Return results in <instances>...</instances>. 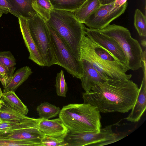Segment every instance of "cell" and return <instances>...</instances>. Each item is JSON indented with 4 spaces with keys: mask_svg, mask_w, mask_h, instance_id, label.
I'll return each mask as SVG.
<instances>
[{
    "mask_svg": "<svg viewBox=\"0 0 146 146\" xmlns=\"http://www.w3.org/2000/svg\"><path fill=\"white\" fill-rule=\"evenodd\" d=\"M139 88L132 80L108 79L82 94L84 103L96 107L100 112H128L136 100Z\"/></svg>",
    "mask_w": 146,
    "mask_h": 146,
    "instance_id": "1",
    "label": "cell"
},
{
    "mask_svg": "<svg viewBox=\"0 0 146 146\" xmlns=\"http://www.w3.org/2000/svg\"><path fill=\"white\" fill-rule=\"evenodd\" d=\"M48 26L56 32L64 42L72 53L80 61V44L85 34V26L80 22L74 12L53 9Z\"/></svg>",
    "mask_w": 146,
    "mask_h": 146,
    "instance_id": "2",
    "label": "cell"
},
{
    "mask_svg": "<svg viewBox=\"0 0 146 146\" xmlns=\"http://www.w3.org/2000/svg\"><path fill=\"white\" fill-rule=\"evenodd\" d=\"M58 115L69 132H98L102 127L100 112L89 104L64 106Z\"/></svg>",
    "mask_w": 146,
    "mask_h": 146,
    "instance_id": "3",
    "label": "cell"
},
{
    "mask_svg": "<svg viewBox=\"0 0 146 146\" xmlns=\"http://www.w3.org/2000/svg\"><path fill=\"white\" fill-rule=\"evenodd\" d=\"M80 49V61L84 59L90 63L105 79L128 80L131 78V74L126 73L129 70L127 65L119 61L106 60L100 57L94 51L90 38L85 34L82 38Z\"/></svg>",
    "mask_w": 146,
    "mask_h": 146,
    "instance_id": "4",
    "label": "cell"
},
{
    "mask_svg": "<svg viewBox=\"0 0 146 146\" xmlns=\"http://www.w3.org/2000/svg\"><path fill=\"white\" fill-rule=\"evenodd\" d=\"M99 30L117 42L125 55L129 70H136L143 67L144 54L138 41L132 37L127 28L115 24H109Z\"/></svg>",
    "mask_w": 146,
    "mask_h": 146,
    "instance_id": "5",
    "label": "cell"
},
{
    "mask_svg": "<svg viewBox=\"0 0 146 146\" xmlns=\"http://www.w3.org/2000/svg\"><path fill=\"white\" fill-rule=\"evenodd\" d=\"M27 19L31 34L45 66L58 65L50 31L46 22L36 13L32 17Z\"/></svg>",
    "mask_w": 146,
    "mask_h": 146,
    "instance_id": "6",
    "label": "cell"
},
{
    "mask_svg": "<svg viewBox=\"0 0 146 146\" xmlns=\"http://www.w3.org/2000/svg\"><path fill=\"white\" fill-rule=\"evenodd\" d=\"M123 137L114 133L110 125L101 128L98 132H69L64 139L68 146H99L113 143Z\"/></svg>",
    "mask_w": 146,
    "mask_h": 146,
    "instance_id": "7",
    "label": "cell"
},
{
    "mask_svg": "<svg viewBox=\"0 0 146 146\" xmlns=\"http://www.w3.org/2000/svg\"><path fill=\"white\" fill-rule=\"evenodd\" d=\"M48 27L58 65L64 68L73 77L80 79L83 74L81 61L76 58L58 35Z\"/></svg>",
    "mask_w": 146,
    "mask_h": 146,
    "instance_id": "8",
    "label": "cell"
},
{
    "mask_svg": "<svg viewBox=\"0 0 146 146\" xmlns=\"http://www.w3.org/2000/svg\"><path fill=\"white\" fill-rule=\"evenodd\" d=\"M127 5V3L126 2L113 11L114 3L101 5L85 20L84 24L89 28L100 30L123 14Z\"/></svg>",
    "mask_w": 146,
    "mask_h": 146,
    "instance_id": "9",
    "label": "cell"
},
{
    "mask_svg": "<svg viewBox=\"0 0 146 146\" xmlns=\"http://www.w3.org/2000/svg\"><path fill=\"white\" fill-rule=\"evenodd\" d=\"M84 33L92 41L107 50L118 60L127 66V60L124 53L119 44L114 39L102 33L99 30L86 27Z\"/></svg>",
    "mask_w": 146,
    "mask_h": 146,
    "instance_id": "10",
    "label": "cell"
},
{
    "mask_svg": "<svg viewBox=\"0 0 146 146\" xmlns=\"http://www.w3.org/2000/svg\"><path fill=\"white\" fill-rule=\"evenodd\" d=\"M20 30L29 55V59L40 66H45L31 34L27 19L22 16L18 18Z\"/></svg>",
    "mask_w": 146,
    "mask_h": 146,
    "instance_id": "11",
    "label": "cell"
},
{
    "mask_svg": "<svg viewBox=\"0 0 146 146\" xmlns=\"http://www.w3.org/2000/svg\"><path fill=\"white\" fill-rule=\"evenodd\" d=\"M38 128L45 135L63 139L69 132L59 118L51 119H41Z\"/></svg>",
    "mask_w": 146,
    "mask_h": 146,
    "instance_id": "12",
    "label": "cell"
},
{
    "mask_svg": "<svg viewBox=\"0 0 146 146\" xmlns=\"http://www.w3.org/2000/svg\"><path fill=\"white\" fill-rule=\"evenodd\" d=\"M83 74L80 79L82 87L86 92H89L96 84L103 83L106 80L102 77L92 64L88 61L81 59Z\"/></svg>",
    "mask_w": 146,
    "mask_h": 146,
    "instance_id": "13",
    "label": "cell"
},
{
    "mask_svg": "<svg viewBox=\"0 0 146 146\" xmlns=\"http://www.w3.org/2000/svg\"><path fill=\"white\" fill-rule=\"evenodd\" d=\"M144 76L136 102L130 113L125 118L132 122H138L146 108V70L144 68Z\"/></svg>",
    "mask_w": 146,
    "mask_h": 146,
    "instance_id": "14",
    "label": "cell"
},
{
    "mask_svg": "<svg viewBox=\"0 0 146 146\" xmlns=\"http://www.w3.org/2000/svg\"><path fill=\"white\" fill-rule=\"evenodd\" d=\"M0 135L16 139L40 142L45 135L38 127L22 129L9 132H0Z\"/></svg>",
    "mask_w": 146,
    "mask_h": 146,
    "instance_id": "15",
    "label": "cell"
},
{
    "mask_svg": "<svg viewBox=\"0 0 146 146\" xmlns=\"http://www.w3.org/2000/svg\"><path fill=\"white\" fill-rule=\"evenodd\" d=\"M6 0L11 7V14L18 18L22 16L28 19L36 13L32 7L31 0Z\"/></svg>",
    "mask_w": 146,
    "mask_h": 146,
    "instance_id": "16",
    "label": "cell"
},
{
    "mask_svg": "<svg viewBox=\"0 0 146 146\" xmlns=\"http://www.w3.org/2000/svg\"><path fill=\"white\" fill-rule=\"evenodd\" d=\"M41 119L32 118L31 119L20 122L2 121L0 123V132L12 131L30 127H38Z\"/></svg>",
    "mask_w": 146,
    "mask_h": 146,
    "instance_id": "17",
    "label": "cell"
},
{
    "mask_svg": "<svg viewBox=\"0 0 146 146\" xmlns=\"http://www.w3.org/2000/svg\"><path fill=\"white\" fill-rule=\"evenodd\" d=\"M33 72L27 66L21 67L14 73L11 80L4 90L15 91L29 78Z\"/></svg>",
    "mask_w": 146,
    "mask_h": 146,
    "instance_id": "18",
    "label": "cell"
},
{
    "mask_svg": "<svg viewBox=\"0 0 146 146\" xmlns=\"http://www.w3.org/2000/svg\"><path fill=\"white\" fill-rule=\"evenodd\" d=\"M6 104L11 108L20 113L27 115L29 110L13 91L3 90L1 98Z\"/></svg>",
    "mask_w": 146,
    "mask_h": 146,
    "instance_id": "19",
    "label": "cell"
},
{
    "mask_svg": "<svg viewBox=\"0 0 146 146\" xmlns=\"http://www.w3.org/2000/svg\"><path fill=\"white\" fill-rule=\"evenodd\" d=\"M101 5L98 0H86L74 13L78 21L83 24L85 20Z\"/></svg>",
    "mask_w": 146,
    "mask_h": 146,
    "instance_id": "20",
    "label": "cell"
},
{
    "mask_svg": "<svg viewBox=\"0 0 146 146\" xmlns=\"http://www.w3.org/2000/svg\"><path fill=\"white\" fill-rule=\"evenodd\" d=\"M0 118L2 121L17 122L27 120L32 118L11 108L4 102L0 110Z\"/></svg>",
    "mask_w": 146,
    "mask_h": 146,
    "instance_id": "21",
    "label": "cell"
},
{
    "mask_svg": "<svg viewBox=\"0 0 146 146\" xmlns=\"http://www.w3.org/2000/svg\"><path fill=\"white\" fill-rule=\"evenodd\" d=\"M31 5L36 13L45 22L49 19L53 9L50 0H31Z\"/></svg>",
    "mask_w": 146,
    "mask_h": 146,
    "instance_id": "22",
    "label": "cell"
},
{
    "mask_svg": "<svg viewBox=\"0 0 146 146\" xmlns=\"http://www.w3.org/2000/svg\"><path fill=\"white\" fill-rule=\"evenodd\" d=\"M39 118L50 119L58 115L60 110L59 107L47 102H44L38 106L36 109Z\"/></svg>",
    "mask_w": 146,
    "mask_h": 146,
    "instance_id": "23",
    "label": "cell"
},
{
    "mask_svg": "<svg viewBox=\"0 0 146 146\" xmlns=\"http://www.w3.org/2000/svg\"><path fill=\"white\" fill-rule=\"evenodd\" d=\"M53 9L74 12L86 0H50Z\"/></svg>",
    "mask_w": 146,
    "mask_h": 146,
    "instance_id": "24",
    "label": "cell"
},
{
    "mask_svg": "<svg viewBox=\"0 0 146 146\" xmlns=\"http://www.w3.org/2000/svg\"><path fill=\"white\" fill-rule=\"evenodd\" d=\"M134 25L139 35L142 37L146 36V17L139 9H136L135 12Z\"/></svg>",
    "mask_w": 146,
    "mask_h": 146,
    "instance_id": "25",
    "label": "cell"
},
{
    "mask_svg": "<svg viewBox=\"0 0 146 146\" xmlns=\"http://www.w3.org/2000/svg\"><path fill=\"white\" fill-rule=\"evenodd\" d=\"M42 146L41 142L16 139L0 135V146Z\"/></svg>",
    "mask_w": 146,
    "mask_h": 146,
    "instance_id": "26",
    "label": "cell"
},
{
    "mask_svg": "<svg viewBox=\"0 0 146 146\" xmlns=\"http://www.w3.org/2000/svg\"><path fill=\"white\" fill-rule=\"evenodd\" d=\"M56 79L55 86L57 94L59 96L66 97L68 91V86L63 70H61L57 74Z\"/></svg>",
    "mask_w": 146,
    "mask_h": 146,
    "instance_id": "27",
    "label": "cell"
},
{
    "mask_svg": "<svg viewBox=\"0 0 146 146\" xmlns=\"http://www.w3.org/2000/svg\"><path fill=\"white\" fill-rule=\"evenodd\" d=\"M16 68H7L0 65V81L4 88L9 83Z\"/></svg>",
    "mask_w": 146,
    "mask_h": 146,
    "instance_id": "28",
    "label": "cell"
},
{
    "mask_svg": "<svg viewBox=\"0 0 146 146\" xmlns=\"http://www.w3.org/2000/svg\"><path fill=\"white\" fill-rule=\"evenodd\" d=\"M90 41L94 51L101 58L109 61H119L113 54L107 50L95 43L90 39Z\"/></svg>",
    "mask_w": 146,
    "mask_h": 146,
    "instance_id": "29",
    "label": "cell"
},
{
    "mask_svg": "<svg viewBox=\"0 0 146 146\" xmlns=\"http://www.w3.org/2000/svg\"><path fill=\"white\" fill-rule=\"evenodd\" d=\"M42 146H68L64 139L44 135L41 141Z\"/></svg>",
    "mask_w": 146,
    "mask_h": 146,
    "instance_id": "30",
    "label": "cell"
},
{
    "mask_svg": "<svg viewBox=\"0 0 146 146\" xmlns=\"http://www.w3.org/2000/svg\"><path fill=\"white\" fill-rule=\"evenodd\" d=\"M0 62L8 68L14 67L16 64L15 58L10 51L0 52Z\"/></svg>",
    "mask_w": 146,
    "mask_h": 146,
    "instance_id": "31",
    "label": "cell"
},
{
    "mask_svg": "<svg viewBox=\"0 0 146 146\" xmlns=\"http://www.w3.org/2000/svg\"><path fill=\"white\" fill-rule=\"evenodd\" d=\"M0 12L3 14H11V7L6 0H0Z\"/></svg>",
    "mask_w": 146,
    "mask_h": 146,
    "instance_id": "32",
    "label": "cell"
},
{
    "mask_svg": "<svg viewBox=\"0 0 146 146\" xmlns=\"http://www.w3.org/2000/svg\"><path fill=\"white\" fill-rule=\"evenodd\" d=\"M127 0H116L114 3V7L113 10H116L119 7L127 2Z\"/></svg>",
    "mask_w": 146,
    "mask_h": 146,
    "instance_id": "33",
    "label": "cell"
},
{
    "mask_svg": "<svg viewBox=\"0 0 146 146\" xmlns=\"http://www.w3.org/2000/svg\"><path fill=\"white\" fill-rule=\"evenodd\" d=\"M101 5H105L113 3L116 0H98Z\"/></svg>",
    "mask_w": 146,
    "mask_h": 146,
    "instance_id": "34",
    "label": "cell"
},
{
    "mask_svg": "<svg viewBox=\"0 0 146 146\" xmlns=\"http://www.w3.org/2000/svg\"><path fill=\"white\" fill-rule=\"evenodd\" d=\"M1 98L0 97V110L2 106V104L3 102V101L1 100Z\"/></svg>",
    "mask_w": 146,
    "mask_h": 146,
    "instance_id": "35",
    "label": "cell"
},
{
    "mask_svg": "<svg viewBox=\"0 0 146 146\" xmlns=\"http://www.w3.org/2000/svg\"><path fill=\"white\" fill-rule=\"evenodd\" d=\"M2 92L1 90V88L0 87V97L2 98Z\"/></svg>",
    "mask_w": 146,
    "mask_h": 146,
    "instance_id": "36",
    "label": "cell"
},
{
    "mask_svg": "<svg viewBox=\"0 0 146 146\" xmlns=\"http://www.w3.org/2000/svg\"><path fill=\"white\" fill-rule=\"evenodd\" d=\"M3 14L2 13H1V12H0V18L2 16V15Z\"/></svg>",
    "mask_w": 146,
    "mask_h": 146,
    "instance_id": "37",
    "label": "cell"
},
{
    "mask_svg": "<svg viewBox=\"0 0 146 146\" xmlns=\"http://www.w3.org/2000/svg\"><path fill=\"white\" fill-rule=\"evenodd\" d=\"M2 121V120L0 118V123H1Z\"/></svg>",
    "mask_w": 146,
    "mask_h": 146,
    "instance_id": "38",
    "label": "cell"
},
{
    "mask_svg": "<svg viewBox=\"0 0 146 146\" xmlns=\"http://www.w3.org/2000/svg\"><path fill=\"white\" fill-rule=\"evenodd\" d=\"M0 65H3L0 62Z\"/></svg>",
    "mask_w": 146,
    "mask_h": 146,
    "instance_id": "39",
    "label": "cell"
}]
</instances>
